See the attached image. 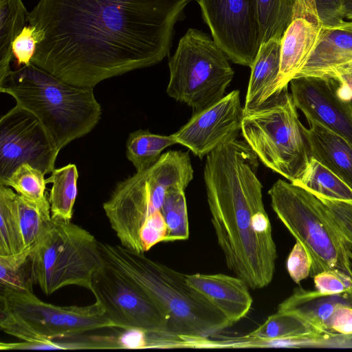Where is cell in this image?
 <instances>
[{
  "instance_id": "6da1fadb",
  "label": "cell",
  "mask_w": 352,
  "mask_h": 352,
  "mask_svg": "<svg viewBox=\"0 0 352 352\" xmlns=\"http://www.w3.org/2000/svg\"><path fill=\"white\" fill-rule=\"evenodd\" d=\"M192 1L39 0L28 12L41 37L31 63L94 89L169 55L175 23Z\"/></svg>"
},
{
  "instance_id": "7a4b0ae2",
  "label": "cell",
  "mask_w": 352,
  "mask_h": 352,
  "mask_svg": "<svg viewBox=\"0 0 352 352\" xmlns=\"http://www.w3.org/2000/svg\"><path fill=\"white\" fill-rule=\"evenodd\" d=\"M104 262L142 288L168 316V332L188 348L217 336L233 324L190 287L186 274L122 245L99 242Z\"/></svg>"
},
{
  "instance_id": "3957f363",
  "label": "cell",
  "mask_w": 352,
  "mask_h": 352,
  "mask_svg": "<svg viewBox=\"0 0 352 352\" xmlns=\"http://www.w3.org/2000/svg\"><path fill=\"white\" fill-rule=\"evenodd\" d=\"M0 91L40 120L58 151L89 133L102 114L93 88L68 84L32 63L10 70Z\"/></svg>"
},
{
  "instance_id": "277c9868",
  "label": "cell",
  "mask_w": 352,
  "mask_h": 352,
  "mask_svg": "<svg viewBox=\"0 0 352 352\" xmlns=\"http://www.w3.org/2000/svg\"><path fill=\"white\" fill-rule=\"evenodd\" d=\"M192 178L188 152L169 151L150 167L118 183L103 209L122 246L144 253L140 239L144 221L161 210L170 188L186 189Z\"/></svg>"
},
{
  "instance_id": "5b68a950",
  "label": "cell",
  "mask_w": 352,
  "mask_h": 352,
  "mask_svg": "<svg viewBox=\"0 0 352 352\" xmlns=\"http://www.w3.org/2000/svg\"><path fill=\"white\" fill-rule=\"evenodd\" d=\"M243 112L241 133L258 160L290 182L297 180L313 158L307 129L287 87Z\"/></svg>"
},
{
  "instance_id": "8992f818",
  "label": "cell",
  "mask_w": 352,
  "mask_h": 352,
  "mask_svg": "<svg viewBox=\"0 0 352 352\" xmlns=\"http://www.w3.org/2000/svg\"><path fill=\"white\" fill-rule=\"evenodd\" d=\"M268 195L278 219L309 254L311 276L336 269L352 276V248L317 196L283 179L273 184Z\"/></svg>"
},
{
  "instance_id": "52a82bcc",
  "label": "cell",
  "mask_w": 352,
  "mask_h": 352,
  "mask_svg": "<svg viewBox=\"0 0 352 352\" xmlns=\"http://www.w3.org/2000/svg\"><path fill=\"white\" fill-rule=\"evenodd\" d=\"M0 327L21 341L43 342L115 328L97 302L80 307L58 306L34 292L1 289Z\"/></svg>"
},
{
  "instance_id": "ba28073f",
  "label": "cell",
  "mask_w": 352,
  "mask_h": 352,
  "mask_svg": "<svg viewBox=\"0 0 352 352\" xmlns=\"http://www.w3.org/2000/svg\"><path fill=\"white\" fill-rule=\"evenodd\" d=\"M32 261L34 283L47 296L69 285L90 289L104 265L94 235L71 221L55 219L34 247Z\"/></svg>"
},
{
  "instance_id": "9c48e42d",
  "label": "cell",
  "mask_w": 352,
  "mask_h": 352,
  "mask_svg": "<svg viewBox=\"0 0 352 352\" xmlns=\"http://www.w3.org/2000/svg\"><path fill=\"white\" fill-rule=\"evenodd\" d=\"M168 66L167 94L190 107L193 113L221 100L234 74L213 38L194 28L182 37Z\"/></svg>"
},
{
  "instance_id": "30bf717a",
  "label": "cell",
  "mask_w": 352,
  "mask_h": 352,
  "mask_svg": "<svg viewBox=\"0 0 352 352\" xmlns=\"http://www.w3.org/2000/svg\"><path fill=\"white\" fill-rule=\"evenodd\" d=\"M89 290L116 329L168 333V316L163 309L139 285L107 264L95 273Z\"/></svg>"
},
{
  "instance_id": "8fae6325",
  "label": "cell",
  "mask_w": 352,
  "mask_h": 352,
  "mask_svg": "<svg viewBox=\"0 0 352 352\" xmlns=\"http://www.w3.org/2000/svg\"><path fill=\"white\" fill-rule=\"evenodd\" d=\"M60 151L40 120L16 104L0 120V184L26 163L45 175L54 170Z\"/></svg>"
},
{
  "instance_id": "7c38bea8",
  "label": "cell",
  "mask_w": 352,
  "mask_h": 352,
  "mask_svg": "<svg viewBox=\"0 0 352 352\" xmlns=\"http://www.w3.org/2000/svg\"><path fill=\"white\" fill-rule=\"evenodd\" d=\"M216 44L233 63L251 67L261 45L253 0H197Z\"/></svg>"
},
{
  "instance_id": "4fadbf2b",
  "label": "cell",
  "mask_w": 352,
  "mask_h": 352,
  "mask_svg": "<svg viewBox=\"0 0 352 352\" xmlns=\"http://www.w3.org/2000/svg\"><path fill=\"white\" fill-rule=\"evenodd\" d=\"M297 109L352 144V98L336 76H307L289 82Z\"/></svg>"
},
{
  "instance_id": "5bb4252c",
  "label": "cell",
  "mask_w": 352,
  "mask_h": 352,
  "mask_svg": "<svg viewBox=\"0 0 352 352\" xmlns=\"http://www.w3.org/2000/svg\"><path fill=\"white\" fill-rule=\"evenodd\" d=\"M243 113L240 91L234 90L209 107L193 113L172 135L177 144L202 159L218 146L237 139Z\"/></svg>"
},
{
  "instance_id": "9a60e30c",
  "label": "cell",
  "mask_w": 352,
  "mask_h": 352,
  "mask_svg": "<svg viewBox=\"0 0 352 352\" xmlns=\"http://www.w3.org/2000/svg\"><path fill=\"white\" fill-rule=\"evenodd\" d=\"M277 311L297 315L322 332L352 336V292L322 294L296 288Z\"/></svg>"
},
{
  "instance_id": "2e32d148",
  "label": "cell",
  "mask_w": 352,
  "mask_h": 352,
  "mask_svg": "<svg viewBox=\"0 0 352 352\" xmlns=\"http://www.w3.org/2000/svg\"><path fill=\"white\" fill-rule=\"evenodd\" d=\"M188 285L220 310L234 324L249 313L252 298L239 277L223 274H186Z\"/></svg>"
},
{
  "instance_id": "e0dca14e",
  "label": "cell",
  "mask_w": 352,
  "mask_h": 352,
  "mask_svg": "<svg viewBox=\"0 0 352 352\" xmlns=\"http://www.w3.org/2000/svg\"><path fill=\"white\" fill-rule=\"evenodd\" d=\"M321 22L307 16H294L280 40L278 91L287 87L302 69L316 47L322 31Z\"/></svg>"
},
{
  "instance_id": "ac0fdd59",
  "label": "cell",
  "mask_w": 352,
  "mask_h": 352,
  "mask_svg": "<svg viewBox=\"0 0 352 352\" xmlns=\"http://www.w3.org/2000/svg\"><path fill=\"white\" fill-rule=\"evenodd\" d=\"M351 60L352 21L323 28L316 47L295 78L324 76L331 69Z\"/></svg>"
},
{
  "instance_id": "d6986e66",
  "label": "cell",
  "mask_w": 352,
  "mask_h": 352,
  "mask_svg": "<svg viewBox=\"0 0 352 352\" xmlns=\"http://www.w3.org/2000/svg\"><path fill=\"white\" fill-rule=\"evenodd\" d=\"M312 158L318 161L352 189V144L315 122L309 121Z\"/></svg>"
},
{
  "instance_id": "ffe728a7",
  "label": "cell",
  "mask_w": 352,
  "mask_h": 352,
  "mask_svg": "<svg viewBox=\"0 0 352 352\" xmlns=\"http://www.w3.org/2000/svg\"><path fill=\"white\" fill-rule=\"evenodd\" d=\"M280 40L272 38L261 45L250 67V77L243 107L245 110L257 107L278 91Z\"/></svg>"
},
{
  "instance_id": "44dd1931",
  "label": "cell",
  "mask_w": 352,
  "mask_h": 352,
  "mask_svg": "<svg viewBox=\"0 0 352 352\" xmlns=\"http://www.w3.org/2000/svg\"><path fill=\"white\" fill-rule=\"evenodd\" d=\"M78 172L74 164L54 168L47 184L52 183L49 201L52 219L70 221L78 194Z\"/></svg>"
},
{
  "instance_id": "7402d4cb",
  "label": "cell",
  "mask_w": 352,
  "mask_h": 352,
  "mask_svg": "<svg viewBox=\"0 0 352 352\" xmlns=\"http://www.w3.org/2000/svg\"><path fill=\"white\" fill-rule=\"evenodd\" d=\"M293 184L317 197L352 203V189L340 177L315 159Z\"/></svg>"
},
{
  "instance_id": "603a6c76",
  "label": "cell",
  "mask_w": 352,
  "mask_h": 352,
  "mask_svg": "<svg viewBox=\"0 0 352 352\" xmlns=\"http://www.w3.org/2000/svg\"><path fill=\"white\" fill-rule=\"evenodd\" d=\"M22 0H0V80L11 70L12 42L28 21Z\"/></svg>"
},
{
  "instance_id": "cb8c5ba5",
  "label": "cell",
  "mask_w": 352,
  "mask_h": 352,
  "mask_svg": "<svg viewBox=\"0 0 352 352\" xmlns=\"http://www.w3.org/2000/svg\"><path fill=\"white\" fill-rule=\"evenodd\" d=\"M177 144L173 135H163L138 129L129 135L126 143V155L136 172L154 164L167 147Z\"/></svg>"
},
{
  "instance_id": "d4e9b609",
  "label": "cell",
  "mask_w": 352,
  "mask_h": 352,
  "mask_svg": "<svg viewBox=\"0 0 352 352\" xmlns=\"http://www.w3.org/2000/svg\"><path fill=\"white\" fill-rule=\"evenodd\" d=\"M14 209L23 250L34 248L52 223L50 208L39 207L16 193Z\"/></svg>"
},
{
  "instance_id": "484cf974",
  "label": "cell",
  "mask_w": 352,
  "mask_h": 352,
  "mask_svg": "<svg viewBox=\"0 0 352 352\" xmlns=\"http://www.w3.org/2000/svg\"><path fill=\"white\" fill-rule=\"evenodd\" d=\"M80 336L48 340L43 342L0 343L1 351L14 350H75L120 349L118 338L111 336Z\"/></svg>"
},
{
  "instance_id": "4316f807",
  "label": "cell",
  "mask_w": 352,
  "mask_h": 352,
  "mask_svg": "<svg viewBox=\"0 0 352 352\" xmlns=\"http://www.w3.org/2000/svg\"><path fill=\"white\" fill-rule=\"evenodd\" d=\"M260 25L261 44L281 39L293 19L296 0H253Z\"/></svg>"
},
{
  "instance_id": "83f0119b",
  "label": "cell",
  "mask_w": 352,
  "mask_h": 352,
  "mask_svg": "<svg viewBox=\"0 0 352 352\" xmlns=\"http://www.w3.org/2000/svg\"><path fill=\"white\" fill-rule=\"evenodd\" d=\"M301 317L278 311L270 316L256 329L246 336L261 339H279L322 333Z\"/></svg>"
},
{
  "instance_id": "f1b7e54d",
  "label": "cell",
  "mask_w": 352,
  "mask_h": 352,
  "mask_svg": "<svg viewBox=\"0 0 352 352\" xmlns=\"http://www.w3.org/2000/svg\"><path fill=\"white\" fill-rule=\"evenodd\" d=\"M34 248L0 256L1 289L33 292L32 252Z\"/></svg>"
},
{
  "instance_id": "f546056e",
  "label": "cell",
  "mask_w": 352,
  "mask_h": 352,
  "mask_svg": "<svg viewBox=\"0 0 352 352\" xmlns=\"http://www.w3.org/2000/svg\"><path fill=\"white\" fill-rule=\"evenodd\" d=\"M44 175L39 169L24 163L0 184L13 188L18 195L39 207L50 208Z\"/></svg>"
},
{
  "instance_id": "4dcf8cb0",
  "label": "cell",
  "mask_w": 352,
  "mask_h": 352,
  "mask_svg": "<svg viewBox=\"0 0 352 352\" xmlns=\"http://www.w3.org/2000/svg\"><path fill=\"white\" fill-rule=\"evenodd\" d=\"M185 188H170L166 195L161 212L164 218L167 234L164 242L186 240L189 237V223Z\"/></svg>"
},
{
  "instance_id": "1f68e13d",
  "label": "cell",
  "mask_w": 352,
  "mask_h": 352,
  "mask_svg": "<svg viewBox=\"0 0 352 352\" xmlns=\"http://www.w3.org/2000/svg\"><path fill=\"white\" fill-rule=\"evenodd\" d=\"M16 194L12 188L0 184V256L23 250L14 209Z\"/></svg>"
},
{
  "instance_id": "d6a6232c",
  "label": "cell",
  "mask_w": 352,
  "mask_h": 352,
  "mask_svg": "<svg viewBox=\"0 0 352 352\" xmlns=\"http://www.w3.org/2000/svg\"><path fill=\"white\" fill-rule=\"evenodd\" d=\"M299 16L318 19L323 28L345 21L342 0H296L293 17Z\"/></svg>"
},
{
  "instance_id": "836d02e7",
  "label": "cell",
  "mask_w": 352,
  "mask_h": 352,
  "mask_svg": "<svg viewBox=\"0 0 352 352\" xmlns=\"http://www.w3.org/2000/svg\"><path fill=\"white\" fill-rule=\"evenodd\" d=\"M41 42V35L34 26L30 24L24 26L12 45V55L18 67L31 63L36 45Z\"/></svg>"
},
{
  "instance_id": "e575fe53",
  "label": "cell",
  "mask_w": 352,
  "mask_h": 352,
  "mask_svg": "<svg viewBox=\"0 0 352 352\" xmlns=\"http://www.w3.org/2000/svg\"><path fill=\"white\" fill-rule=\"evenodd\" d=\"M314 277L316 290L322 294L352 292V276L336 269L320 272Z\"/></svg>"
},
{
  "instance_id": "d590c367",
  "label": "cell",
  "mask_w": 352,
  "mask_h": 352,
  "mask_svg": "<svg viewBox=\"0 0 352 352\" xmlns=\"http://www.w3.org/2000/svg\"><path fill=\"white\" fill-rule=\"evenodd\" d=\"M318 197L333 223L352 248V203Z\"/></svg>"
},
{
  "instance_id": "8d00e7d4",
  "label": "cell",
  "mask_w": 352,
  "mask_h": 352,
  "mask_svg": "<svg viewBox=\"0 0 352 352\" xmlns=\"http://www.w3.org/2000/svg\"><path fill=\"white\" fill-rule=\"evenodd\" d=\"M167 227L161 210L151 214L144 221L140 232L141 245L144 252L155 245L164 242Z\"/></svg>"
},
{
  "instance_id": "74e56055",
  "label": "cell",
  "mask_w": 352,
  "mask_h": 352,
  "mask_svg": "<svg viewBox=\"0 0 352 352\" xmlns=\"http://www.w3.org/2000/svg\"><path fill=\"white\" fill-rule=\"evenodd\" d=\"M311 265L309 254L300 243L296 241L286 263L289 276L296 283H299L310 275Z\"/></svg>"
},
{
  "instance_id": "f35d334b",
  "label": "cell",
  "mask_w": 352,
  "mask_h": 352,
  "mask_svg": "<svg viewBox=\"0 0 352 352\" xmlns=\"http://www.w3.org/2000/svg\"><path fill=\"white\" fill-rule=\"evenodd\" d=\"M347 74H352V60L331 69L324 76H336Z\"/></svg>"
},
{
  "instance_id": "ab89813d",
  "label": "cell",
  "mask_w": 352,
  "mask_h": 352,
  "mask_svg": "<svg viewBox=\"0 0 352 352\" xmlns=\"http://www.w3.org/2000/svg\"><path fill=\"white\" fill-rule=\"evenodd\" d=\"M346 87L352 98V74L336 76Z\"/></svg>"
},
{
  "instance_id": "60d3db41",
  "label": "cell",
  "mask_w": 352,
  "mask_h": 352,
  "mask_svg": "<svg viewBox=\"0 0 352 352\" xmlns=\"http://www.w3.org/2000/svg\"><path fill=\"white\" fill-rule=\"evenodd\" d=\"M344 18L352 20V0H342Z\"/></svg>"
}]
</instances>
